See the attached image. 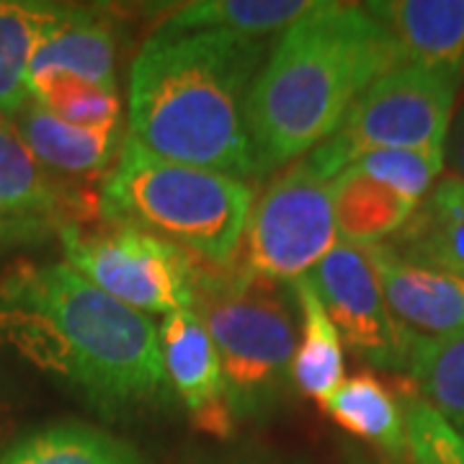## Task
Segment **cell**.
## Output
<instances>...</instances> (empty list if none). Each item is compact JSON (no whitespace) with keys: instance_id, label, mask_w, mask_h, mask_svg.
<instances>
[{"instance_id":"cell-11","label":"cell","mask_w":464,"mask_h":464,"mask_svg":"<svg viewBox=\"0 0 464 464\" xmlns=\"http://www.w3.org/2000/svg\"><path fill=\"white\" fill-rule=\"evenodd\" d=\"M364 253L400 325L423 338L464 335V276L405 261L387 243L366 246Z\"/></svg>"},{"instance_id":"cell-1","label":"cell","mask_w":464,"mask_h":464,"mask_svg":"<svg viewBox=\"0 0 464 464\" xmlns=\"http://www.w3.org/2000/svg\"><path fill=\"white\" fill-rule=\"evenodd\" d=\"M0 346L65 384L106 420L168 402L158 328L65 261L0 268Z\"/></svg>"},{"instance_id":"cell-4","label":"cell","mask_w":464,"mask_h":464,"mask_svg":"<svg viewBox=\"0 0 464 464\" xmlns=\"http://www.w3.org/2000/svg\"><path fill=\"white\" fill-rule=\"evenodd\" d=\"M99 197L103 222L140 227L215 268L235 264L253 212L246 181L155 158L130 137Z\"/></svg>"},{"instance_id":"cell-18","label":"cell","mask_w":464,"mask_h":464,"mask_svg":"<svg viewBox=\"0 0 464 464\" xmlns=\"http://www.w3.org/2000/svg\"><path fill=\"white\" fill-rule=\"evenodd\" d=\"M323 411L341 429L382 449L387 457L400 459L408 454L402 405L372 372L346 377L331 398L323 402Z\"/></svg>"},{"instance_id":"cell-5","label":"cell","mask_w":464,"mask_h":464,"mask_svg":"<svg viewBox=\"0 0 464 464\" xmlns=\"http://www.w3.org/2000/svg\"><path fill=\"white\" fill-rule=\"evenodd\" d=\"M215 341L235 420L274 413L289 395L299 346V302L289 282L246 266L199 261L194 304Z\"/></svg>"},{"instance_id":"cell-9","label":"cell","mask_w":464,"mask_h":464,"mask_svg":"<svg viewBox=\"0 0 464 464\" xmlns=\"http://www.w3.org/2000/svg\"><path fill=\"white\" fill-rule=\"evenodd\" d=\"M310 279L341 341L353 353L369 364L405 372L418 335L392 317L364 248L338 243Z\"/></svg>"},{"instance_id":"cell-26","label":"cell","mask_w":464,"mask_h":464,"mask_svg":"<svg viewBox=\"0 0 464 464\" xmlns=\"http://www.w3.org/2000/svg\"><path fill=\"white\" fill-rule=\"evenodd\" d=\"M408 454L413 464H464V439L418 392H402Z\"/></svg>"},{"instance_id":"cell-14","label":"cell","mask_w":464,"mask_h":464,"mask_svg":"<svg viewBox=\"0 0 464 464\" xmlns=\"http://www.w3.org/2000/svg\"><path fill=\"white\" fill-rule=\"evenodd\" d=\"M34 158L67 181L93 186L114 168L119 130H81L29 101L11 121Z\"/></svg>"},{"instance_id":"cell-25","label":"cell","mask_w":464,"mask_h":464,"mask_svg":"<svg viewBox=\"0 0 464 464\" xmlns=\"http://www.w3.org/2000/svg\"><path fill=\"white\" fill-rule=\"evenodd\" d=\"M348 168L364 173L374 181L390 186L402 199L420 204L429 197L433 181L444 170V152L429 150H374L356 158Z\"/></svg>"},{"instance_id":"cell-15","label":"cell","mask_w":464,"mask_h":464,"mask_svg":"<svg viewBox=\"0 0 464 464\" xmlns=\"http://www.w3.org/2000/svg\"><path fill=\"white\" fill-rule=\"evenodd\" d=\"M398 44L405 65L464 70V0L366 3Z\"/></svg>"},{"instance_id":"cell-27","label":"cell","mask_w":464,"mask_h":464,"mask_svg":"<svg viewBox=\"0 0 464 464\" xmlns=\"http://www.w3.org/2000/svg\"><path fill=\"white\" fill-rule=\"evenodd\" d=\"M60 232V227L44 217L24 212L5 199H0V248L39 246Z\"/></svg>"},{"instance_id":"cell-23","label":"cell","mask_w":464,"mask_h":464,"mask_svg":"<svg viewBox=\"0 0 464 464\" xmlns=\"http://www.w3.org/2000/svg\"><path fill=\"white\" fill-rule=\"evenodd\" d=\"M405 372L420 398L464 436V335L415 338Z\"/></svg>"},{"instance_id":"cell-3","label":"cell","mask_w":464,"mask_h":464,"mask_svg":"<svg viewBox=\"0 0 464 464\" xmlns=\"http://www.w3.org/2000/svg\"><path fill=\"white\" fill-rule=\"evenodd\" d=\"M400 65L398 44L366 5L317 3L284 29L248 96L258 179L331 140L366 88Z\"/></svg>"},{"instance_id":"cell-28","label":"cell","mask_w":464,"mask_h":464,"mask_svg":"<svg viewBox=\"0 0 464 464\" xmlns=\"http://www.w3.org/2000/svg\"><path fill=\"white\" fill-rule=\"evenodd\" d=\"M444 163H449V170L454 179L464 181V99L449 124L447 142H444Z\"/></svg>"},{"instance_id":"cell-21","label":"cell","mask_w":464,"mask_h":464,"mask_svg":"<svg viewBox=\"0 0 464 464\" xmlns=\"http://www.w3.org/2000/svg\"><path fill=\"white\" fill-rule=\"evenodd\" d=\"M315 5V0H199L170 14L160 26L209 29L258 39L266 34L289 29Z\"/></svg>"},{"instance_id":"cell-2","label":"cell","mask_w":464,"mask_h":464,"mask_svg":"<svg viewBox=\"0 0 464 464\" xmlns=\"http://www.w3.org/2000/svg\"><path fill=\"white\" fill-rule=\"evenodd\" d=\"M264 60L261 39L158 26L130 70V140L170 163L258 179L248 96Z\"/></svg>"},{"instance_id":"cell-7","label":"cell","mask_w":464,"mask_h":464,"mask_svg":"<svg viewBox=\"0 0 464 464\" xmlns=\"http://www.w3.org/2000/svg\"><path fill=\"white\" fill-rule=\"evenodd\" d=\"M57 237L67 266L142 315L166 317L194 304L199 261L168 240L111 222L103 230L67 225Z\"/></svg>"},{"instance_id":"cell-29","label":"cell","mask_w":464,"mask_h":464,"mask_svg":"<svg viewBox=\"0 0 464 464\" xmlns=\"http://www.w3.org/2000/svg\"><path fill=\"white\" fill-rule=\"evenodd\" d=\"M5 408V374H3V366H0V411Z\"/></svg>"},{"instance_id":"cell-12","label":"cell","mask_w":464,"mask_h":464,"mask_svg":"<svg viewBox=\"0 0 464 464\" xmlns=\"http://www.w3.org/2000/svg\"><path fill=\"white\" fill-rule=\"evenodd\" d=\"M116 54L114 21L106 14L52 5L34 50L29 91L52 78H78L116 91Z\"/></svg>"},{"instance_id":"cell-10","label":"cell","mask_w":464,"mask_h":464,"mask_svg":"<svg viewBox=\"0 0 464 464\" xmlns=\"http://www.w3.org/2000/svg\"><path fill=\"white\" fill-rule=\"evenodd\" d=\"M158 341L168 384L183 402L194 429L215 439H230L235 415L225 372L201 317L191 307L170 313L158 328Z\"/></svg>"},{"instance_id":"cell-6","label":"cell","mask_w":464,"mask_h":464,"mask_svg":"<svg viewBox=\"0 0 464 464\" xmlns=\"http://www.w3.org/2000/svg\"><path fill=\"white\" fill-rule=\"evenodd\" d=\"M464 70L400 65L366 88L341 130L304 155L323 179H335L374 150L444 152Z\"/></svg>"},{"instance_id":"cell-17","label":"cell","mask_w":464,"mask_h":464,"mask_svg":"<svg viewBox=\"0 0 464 464\" xmlns=\"http://www.w3.org/2000/svg\"><path fill=\"white\" fill-rule=\"evenodd\" d=\"M418 209L390 186L346 168L333 179V212L341 243L366 248L398 235Z\"/></svg>"},{"instance_id":"cell-22","label":"cell","mask_w":464,"mask_h":464,"mask_svg":"<svg viewBox=\"0 0 464 464\" xmlns=\"http://www.w3.org/2000/svg\"><path fill=\"white\" fill-rule=\"evenodd\" d=\"M52 5L0 0V119L11 121L32 101L29 67Z\"/></svg>"},{"instance_id":"cell-20","label":"cell","mask_w":464,"mask_h":464,"mask_svg":"<svg viewBox=\"0 0 464 464\" xmlns=\"http://www.w3.org/2000/svg\"><path fill=\"white\" fill-rule=\"evenodd\" d=\"M0 464H145L127 441L83 423H52L0 447Z\"/></svg>"},{"instance_id":"cell-8","label":"cell","mask_w":464,"mask_h":464,"mask_svg":"<svg viewBox=\"0 0 464 464\" xmlns=\"http://www.w3.org/2000/svg\"><path fill=\"white\" fill-rule=\"evenodd\" d=\"M243 266L279 282L310 276L335 246L333 181L304 158L276 176L250 212Z\"/></svg>"},{"instance_id":"cell-24","label":"cell","mask_w":464,"mask_h":464,"mask_svg":"<svg viewBox=\"0 0 464 464\" xmlns=\"http://www.w3.org/2000/svg\"><path fill=\"white\" fill-rule=\"evenodd\" d=\"M32 99L72 127L119 130L121 101L116 91H106L78 78H52L34 85Z\"/></svg>"},{"instance_id":"cell-30","label":"cell","mask_w":464,"mask_h":464,"mask_svg":"<svg viewBox=\"0 0 464 464\" xmlns=\"http://www.w3.org/2000/svg\"><path fill=\"white\" fill-rule=\"evenodd\" d=\"M462 439H464V436H462Z\"/></svg>"},{"instance_id":"cell-19","label":"cell","mask_w":464,"mask_h":464,"mask_svg":"<svg viewBox=\"0 0 464 464\" xmlns=\"http://www.w3.org/2000/svg\"><path fill=\"white\" fill-rule=\"evenodd\" d=\"M299 302V346L292 366V382L320 405L346 380L343 341L325 313L310 276L292 282Z\"/></svg>"},{"instance_id":"cell-16","label":"cell","mask_w":464,"mask_h":464,"mask_svg":"<svg viewBox=\"0 0 464 464\" xmlns=\"http://www.w3.org/2000/svg\"><path fill=\"white\" fill-rule=\"evenodd\" d=\"M387 246L413 264L464 276V181L447 176Z\"/></svg>"},{"instance_id":"cell-13","label":"cell","mask_w":464,"mask_h":464,"mask_svg":"<svg viewBox=\"0 0 464 464\" xmlns=\"http://www.w3.org/2000/svg\"><path fill=\"white\" fill-rule=\"evenodd\" d=\"M0 199L24 212L44 217L60 230L101 217V197L93 186L67 181L44 168L16 130L0 119Z\"/></svg>"}]
</instances>
